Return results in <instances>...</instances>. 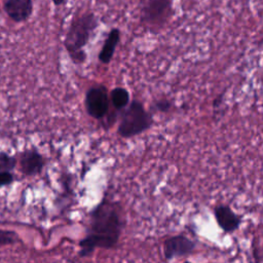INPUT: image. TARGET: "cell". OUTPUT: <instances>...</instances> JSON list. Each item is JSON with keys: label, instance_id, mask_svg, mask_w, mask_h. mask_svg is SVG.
<instances>
[{"label": "cell", "instance_id": "obj_1", "mask_svg": "<svg viewBox=\"0 0 263 263\" xmlns=\"http://www.w3.org/2000/svg\"><path fill=\"white\" fill-rule=\"evenodd\" d=\"M122 226L119 205L103 200L90 213L86 235L79 241V255L89 256L97 248H114L118 242Z\"/></svg>", "mask_w": 263, "mask_h": 263}, {"label": "cell", "instance_id": "obj_2", "mask_svg": "<svg viewBox=\"0 0 263 263\" xmlns=\"http://www.w3.org/2000/svg\"><path fill=\"white\" fill-rule=\"evenodd\" d=\"M99 22L93 12H84L75 16L66 33L64 45L72 62L83 64L86 60L84 46L98 28Z\"/></svg>", "mask_w": 263, "mask_h": 263}, {"label": "cell", "instance_id": "obj_3", "mask_svg": "<svg viewBox=\"0 0 263 263\" xmlns=\"http://www.w3.org/2000/svg\"><path fill=\"white\" fill-rule=\"evenodd\" d=\"M120 120L117 134L124 139H129L148 130L153 123V115L147 111L139 100L130 101L129 105L119 114Z\"/></svg>", "mask_w": 263, "mask_h": 263}, {"label": "cell", "instance_id": "obj_4", "mask_svg": "<svg viewBox=\"0 0 263 263\" xmlns=\"http://www.w3.org/2000/svg\"><path fill=\"white\" fill-rule=\"evenodd\" d=\"M141 22L150 28H161L172 16V0H139Z\"/></svg>", "mask_w": 263, "mask_h": 263}, {"label": "cell", "instance_id": "obj_5", "mask_svg": "<svg viewBox=\"0 0 263 263\" xmlns=\"http://www.w3.org/2000/svg\"><path fill=\"white\" fill-rule=\"evenodd\" d=\"M110 93L103 84L90 86L84 98L86 113L93 119L103 120L110 112Z\"/></svg>", "mask_w": 263, "mask_h": 263}, {"label": "cell", "instance_id": "obj_6", "mask_svg": "<svg viewBox=\"0 0 263 263\" xmlns=\"http://www.w3.org/2000/svg\"><path fill=\"white\" fill-rule=\"evenodd\" d=\"M196 248V242L184 234L170 236L163 242V255L166 260L191 255Z\"/></svg>", "mask_w": 263, "mask_h": 263}, {"label": "cell", "instance_id": "obj_7", "mask_svg": "<svg viewBox=\"0 0 263 263\" xmlns=\"http://www.w3.org/2000/svg\"><path fill=\"white\" fill-rule=\"evenodd\" d=\"M214 217L218 226L224 233L235 232L241 224V217L237 215L231 206L221 203L214 208Z\"/></svg>", "mask_w": 263, "mask_h": 263}, {"label": "cell", "instance_id": "obj_8", "mask_svg": "<svg viewBox=\"0 0 263 263\" xmlns=\"http://www.w3.org/2000/svg\"><path fill=\"white\" fill-rule=\"evenodd\" d=\"M20 170L26 176H35L42 172L45 160L43 155L36 149H27L20 154Z\"/></svg>", "mask_w": 263, "mask_h": 263}, {"label": "cell", "instance_id": "obj_9", "mask_svg": "<svg viewBox=\"0 0 263 263\" xmlns=\"http://www.w3.org/2000/svg\"><path fill=\"white\" fill-rule=\"evenodd\" d=\"M3 10L14 23H23L30 18L33 12L32 0H5Z\"/></svg>", "mask_w": 263, "mask_h": 263}, {"label": "cell", "instance_id": "obj_10", "mask_svg": "<svg viewBox=\"0 0 263 263\" xmlns=\"http://www.w3.org/2000/svg\"><path fill=\"white\" fill-rule=\"evenodd\" d=\"M119 40H120V30L118 28L111 29L99 52V61L102 64L108 65L111 62Z\"/></svg>", "mask_w": 263, "mask_h": 263}, {"label": "cell", "instance_id": "obj_11", "mask_svg": "<svg viewBox=\"0 0 263 263\" xmlns=\"http://www.w3.org/2000/svg\"><path fill=\"white\" fill-rule=\"evenodd\" d=\"M110 102L117 113H121L130 103L129 92L124 87H114L110 92Z\"/></svg>", "mask_w": 263, "mask_h": 263}, {"label": "cell", "instance_id": "obj_12", "mask_svg": "<svg viewBox=\"0 0 263 263\" xmlns=\"http://www.w3.org/2000/svg\"><path fill=\"white\" fill-rule=\"evenodd\" d=\"M16 165V158L6 152L0 151V173L11 172Z\"/></svg>", "mask_w": 263, "mask_h": 263}, {"label": "cell", "instance_id": "obj_13", "mask_svg": "<svg viewBox=\"0 0 263 263\" xmlns=\"http://www.w3.org/2000/svg\"><path fill=\"white\" fill-rule=\"evenodd\" d=\"M20 241V237L16 232L7 229H0V246L12 245Z\"/></svg>", "mask_w": 263, "mask_h": 263}, {"label": "cell", "instance_id": "obj_14", "mask_svg": "<svg viewBox=\"0 0 263 263\" xmlns=\"http://www.w3.org/2000/svg\"><path fill=\"white\" fill-rule=\"evenodd\" d=\"M173 107V103L172 101H170L166 98H162V99H158L153 103V109L158 111V112H168Z\"/></svg>", "mask_w": 263, "mask_h": 263}, {"label": "cell", "instance_id": "obj_15", "mask_svg": "<svg viewBox=\"0 0 263 263\" xmlns=\"http://www.w3.org/2000/svg\"><path fill=\"white\" fill-rule=\"evenodd\" d=\"M14 180V176L11 172L0 173V188L10 185Z\"/></svg>", "mask_w": 263, "mask_h": 263}, {"label": "cell", "instance_id": "obj_16", "mask_svg": "<svg viewBox=\"0 0 263 263\" xmlns=\"http://www.w3.org/2000/svg\"><path fill=\"white\" fill-rule=\"evenodd\" d=\"M55 6H61L65 3V0H51Z\"/></svg>", "mask_w": 263, "mask_h": 263}, {"label": "cell", "instance_id": "obj_17", "mask_svg": "<svg viewBox=\"0 0 263 263\" xmlns=\"http://www.w3.org/2000/svg\"><path fill=\"white\" fill-rule=\"evenodd\" d=\"M183 263H193V262H191V261H184Z\"/></svg>", "mask_w": 263, "mask_h": 263}]
</instances>
